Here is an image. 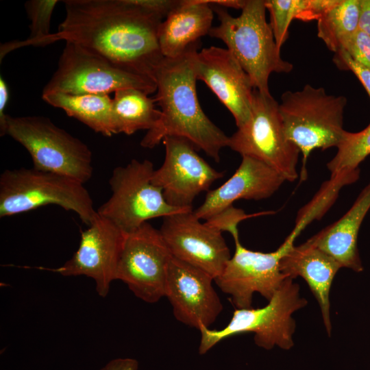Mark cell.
Returning <instances> with one entry per match:
<instances>
[{"label":"cell","instance_id":"obj_24","mask_svg":"<svg viewBox=\"0 0 370 370\" xmlns=\"http://www.w3.org/2000/svg\"><path fill=\"white\" fill-rule=\"evenodd\" d=\"M360 0H338L317 20V36L334 53L358 29Z\"/></svg>","mask_w":370,"mask_h":370},{"label":"cell","instance_id":"obj_34","mask_svg":"<svg viewBox=\"0 0 370 370\" xmlns=\"http://www.w3.org/2000/svg\"><path fill=\"white\" fill-rule=\"evenodd\" d=\"M358 29L370 36V0H360Z\"/></svg>","mask_w":370,"mask_h":370},{"label":"cell","instance_id":"obj_32","mask_svg":"<svg viewBox=\"0 0 370 370\" xmlns=\"http://www.w3.org/2000/svg\"><path fill=\"white\" fill-rule=\"evenodd\" d=\"M9 100V90L5 80L0 77V135L6 134L8 115L5 110Z\"/></svg>","mask_w":370,"mask_h":370},{"label":"cell","instance_id":"obj_23","mask_svg":"<svg viewBox=\"0 0 370 370\" xmlns=\"http://www.w3.org/2000/svg\"><path fill=\"white\" fill-rule=\"evenodd\" d=\"M136 88L116 91L112 99V112L116 134L132 135L139 130H150L161 118L153 98Z\"/></svg>","mask_w":370,"mask_h":370},{"label":"cell","instance_id":"obj_4","mask_svg":"<svg viewBox=\"0 0 370 370\" xmlns=\"http://www.w3.org/2000/svg\"><path fill=\"white\" fill-rule=\"evenodd\" d=\"M347 101L345 96L329 95L323 88L310 84L282 95L279 111L287 138L302 155L301 180L306 178V164L313 150L337 147L341 143L346 132Z\"/></svg>","mask_w":370,"mask_h":370},{"label":"cell","instance_id":"obj_10","mask_svg":"<svg viewBox=\"0 0 370 370\" xmlns=\"http://www.w3.org/2000/svg\"><path fill=\"white\" fill-rule=\"evenodd\" d=\"M129 88L148 95L156 91V84L152 79L127 71L90 49L66 42L57 69L42 95H109Z\"/></svg>","mask_w":370,"mask_h":370},{"label":"cell","instance_id":"obj_31","mask_svg":"<svg viewBox=\"0 0 370 370\" xmlns=\"http://www.w3.org/2000/svg\"><path fill=\"white\" fill-rule=\"evenodd\" d=\"M131 3L162 21L178 5L180 0H130Z\"/></svg>","mask_w":370,"mask_h":370},{"label":"cell","instance_id":"obj_14","mask_svg":"<svg viewBox=\"0 0 370 370\" xmlns=\"http://www.w3.org/2000/svg\"><path fill=\"white\" fill-rule=\"evenodd\" d=\"M159 230L173 258L204 271L214 280L231 258L222 232L201 223L193 210L164 217Z\"/></svg>","mask_w":370,"mask_h":370},{"label":"cell","instance_id":"obj_2","mask_svg":"<svg viewBox=\"0 0 370 370\" xmlns=\"http://www.w3.org/2000/svg\"><path fill=\"white\" fill-rule=\"evenodd\" d=\"M199 45V42L193 45L181 56L164 58L157 67L153 99L160 107L161 118L147 132L140 145L151 149L166 137H180L219 162L220 152L227 147L229 136L210 120L198 100L193 54Z\"/></svg>","mask_w":370,"mask_h":370},{"label":"cell","instance_id":"obj_29","mask_svg":"<svg viewBox=\"0 0 370 370\" xmlns=\"http://www.w3.org/2000/svg\"><path fill=\"white\" fill-rule=\"evenodd\" d=\"M341 49L345 51L354 60L370 69L369 35L358 29L343 42Z\"/></svg>","mask_w":370,"mask_h":370},{"label":"cell","instance_id":"obj_16","mask_svg":"<svg viewBox=\"0 0 370 370\" xmlns=\"http://www.w3.org/2000/svg\"><path fill=\"white\" fill-rule=\"evenodd\" d=\"M195 50L193 66L197 81L204 82L232 114L237 127L251 114L254 88L248 74L227 49L215 46Z\"/></svg>","mask_w":370,"mask_h":370},{"label":"cell","instance_id":"obj_26","mask_svg":"<svg viewBox=\"0 0 370 370\" xmlns=\"http://www.w3.org/2000/svg\"><path fill=\"white\" fill-rule=\"evenodd\" d=\"M58 3L57 0H30L25 2V10L31 21L30 34L25 40L8 42L1 45V60L5 54L22 47H44L45 39L51 34L50 23Z\"/></svg>","mask_w":370,"mask_h":370},{"label":"cell","instance_id":"obj_28","mask_svg":"<svg viewBox=\"0 0 370 370\" xmlns=\"http://www.w3.org/2000/svg\"><path fill=\"white\" fill-rule=\"evenodd\" d=\"M273 213V211H264L247 214L244 210L232 206L208 219L205 223L221 232L223 231L229 232L234 238L239 236L238 225L241 221L247 219Z\"/></svg>","mask_w":370,"mask_h":370},{"label":"cell","instance_id":"obj_18","mask_svg":"<svg viewBox=\"0 0 370 370\" xmlns=\"http://www.w3.org/2000/svg\"><path fill=\"white\" fill-rule=\"evenodd\" d=\"M284 182V177L267 164L243 156L234 174L218 188L209 190L203 203L193 212L199 219L206 221L237 200L267 199Z\"/></svg>","mask_w":370,"mask_h":370},{"label":"cell","instance_id":"obj_1","mask_svg":"<svg viewBox=\"0 0 370 370\" xmlns=\"http://www.w3.org/2000/svg\"><path fill=\"white\" fill-rule=\"evenodd\" d=\"M66 16L44 47L58 40L93 51L120 68L154 81L163 60L158 32L162 21L130 0H66Z\"/></svg>","mask_w":370,"mask_h":370},{"label":"cell","instance_id":"obj_11","mask_svg":"<svg viewBox=\"0 0 370 370\" xmlns=\"http://www.w3.org/2000/svg\"><path fill=\"white\" fill-rule=\"evenodd\" d=\"M297 236L291 232L278 249L268 253L248 249L239 236L234 238V254L214 282L230 295L236 308H251L255 293L269 301L287 278L280 269V262Z\"/></svg>","mask_w":370,"mask_h":370},{"label":"cell","instance_id":"obj_5","mask_svg":"<svg viewBox=\"0 0 370 370\" xmlns=\"http://www.w3.org/2000/svg\"><path fill=\"white\" fill-rule=\"evenodd\" d=\"M84 184L72 177L34 167L6 169L0 176V217L54 204L75 212L88 226L98 213Z\"/></svg>","mask_w":370,"mask_h":370},{"label":"cell","instance_id":"obj_15","mask_svg":"<svg viewBox=\"0 0 370 370\" xmlns=\"http://www.w3.org/2000/svg\"><path fill=\"white\" fill-rule=\"evenodd\" d=\"M126 234L99 214L82 231L78 249L58 268L42 269L63 276L85 275L92 279L96 291L102 297L116 280V271Z\"/></svg>","mask_w":370,"mask_h":370},{"label":"cell","instance_id":"obj_12","mask_svg":"<svg viewBox=\"0 0 370 370\" xmlns=\"http://www.w3.org/2000/svg\"><path fill=\"white\" fill-rule=\"evenodd\" d=\"M173 256L159 230L146 222L126 234L116 271L138 298L147 303L165 297L168 267Z\"/></svg>","mask_w":370,"mask_h":370},{"label":"cell","instance_id":"obj_9","mask_svg":"<svg viewBox=\"0 0 370 370\" xmlns=\"http://www.w3.org/2000/svg\"><path fill=\"white\" fill-rule=\"evenodd\" d=\"M227 147L256 159L280 173L288 182L298 178L300 151L286 136L279 103L269 95L254 90L248 121L230 136Z\"/></svg>","mask_w":370,"mask_h":370},{"label":"cell","instance_id":"obj_8","mask_svg":"<svg viewBox=\"0 0 370 370\" xmlns=\"http://www.w3.org/2000/svg\"><path fill=\"white\" fill-rule=\"evenodd\" d=\"M154 170L151 161L136 159L114 168L109 180L111 196L97 213L128 234L148 220L193 210L166 201L162 189L152 182Z\"/></svg>","mask_w":370,"mask_h":370},{"label":"cell","instance_id":"obj_20","mask_svg":"<svg viewBox=\"0 0 370 370\" xmlns=\"http://www.w3.org/2000/svg\"><path fill=\"white\" fill-rule=\"evenodd\" d=\"M214 10L205 0H180V3L161 22L158 43L164 58L183 55L200 38L208 34Z\"/></svg>","mask_w":370,"mask_h":370},{"label":"cell","instance_id":"obj_6","mask_svg":"<svg viewBox=\"0 0 370 370\" xmlns=\"http://www.w3.org/2000/svg\"><path fill=\"white\" fill-rule=\"evenodd\" d=\"M306 304L298 284L287 278L265 306L236 308L229 323L220 330L201 327L199 353L204 354L226 338L246 332L254 333L256 345L267 350L275 346L290 349L296 328L292 315Z\"/></svg>","mask_w":370,"mask_h":370},{"label":"cell","instance_id":"obj_35","mask_svg":"<svg viewBox=\"0 0 370 370\" xmlns=\"http://www.w3.org/2000/svg\"><path fill=\"white\" fill-rule=\"evenodd\" d=\"M247 1V0H246ZM246 1L244 0H205V1L210 4L217 5L222 8H231L234 9L242 10L246 3Z\"/></svg>","mask_w":370,"mask_h":370},{"label":"cell","instance_id":"obj_25","mask_svg":"<svg viewBox=\"0 0 370 370\" xmlns=\"http://www.w3.org/2000/svg\"><path fill=\"white\" fill-rule=\"evenodd\" d=\"M334 156L327 163L331 176L358 172L359 164L370 155V123L358 132H345Z\"/></svg>","mask_w":370,"mask_h":370},{"label":"cell","instance_id":"obj_7","mask_svg":"<svg viewBox=\"0 0 370 370\" xmlns=\"http://www.w3.org/2000/svg\"><path fill=\"white\" fill-rule=\"evenodd\" d=\"M6 134L26 149L34 168L70 176L84 184L91 178L89 147L49 118L8 115Z\"/></svg>","mask_w":370,"mask_h":370},{"label":"cell","instance_id":"obj_19","mask_svg":"<svg viewBox=\"0 0 370 370\" xmlns=\"http://www.w3.org/2000/svg\"><path fill=\"white\" fill-rule=\"evenodd\" d=\"M341 268L330 255L308 242L292 246L282 258L280 269L287 278L301 277L308 284L321 308L327 332L331 333L330 291Z\"/></svg>","mask_w":370,"mask_h":370},{"label":"cell","instance_id":"obj_13","mask_svg":"<svg viewBox=\"0 0 370 370\" xmlns=\"http://www.w3.org/2000/svg\"><path fill=\"white\" fill-rule=\"evenodd\" d=\"M165 156L155 169L152 182L160 187L166 201L181 208H193L194 199L224 176L212 167L197 152L188 140L175 136L164 138Z\"/></svg>","mask_w":370,"mask_h":370},{"label":"cell","instance_id":"obj_22","mask_svg":"<svg viewBox=\"0 0 370 370\" xmlns=\"http://www.w3.org/2000/svg\"><path fill=\"white\" fill-rule=\"evenodd\" d=\"M48 104L63 110L95 132L106 136L116 134L112 112V99L109 95H70L53 92L42 95Z\"/></svg>","mask_w":370,"mask_h":370},{"label":"cell","instance_id":"obj_17","mask_svg":"<svg viewBox=\"0 0 370 370\" xmlns=\"http://www.w3.org/2000/svg\"><path fill=\"white\" fill-rule=\"evenodd\" d=\"M214 278L204 271L172 258L166 276L165 297L180 322L196 328H209L223 306L212 285Z\"/></svg>","mask_w":370,"mask_h":370},{"label":"cell","instance_id":"obj_3","mask_svg":"<svg viewBox=\"0 0 370 370\" xmlns=\"http://www.w3.org/2000/svg\"><path fill=\"white\" fill-rule=\"evenodd\" d=\"M219 20L208 35L222 40L249 76L254 89L271 94L269 76L288 73L293 65L280 55L270 24L266 20L265 0H247L238 16L225 8L210 5Z\"/></svg>","mask_w":370,"mask_h":370},{"label":"cell","instance_id":"obj_27","mask_svg":"<svg viewBox=\"0 0 370 370\" xmlns=\"http://www.w3.org/2000/svg\"><path fill=\"white\" fill-rule=\"evenodd\" d=\"M307 0H265L270 14V26L280 49L288 38V27L294 19L300 20L306 10Z\"/></svg>","mask_w":370,"mask_h":370},{"label":"cell","instance_id":"obj_30","mask_svg":"<svg viewBox=\"0 0 370 370\" xmlns=\"http://www.w3.org/2000/svg\"><path fill=\"white\" fill-rule=\"evenodd\" d=\"M333 62L338 69L352 71L361 82L370 97V69L354 60L343 49L334 53Z\"/></svg>","mask_w":370,"mask_h":370},{"label":"cell","instance_id":"obj_21","mask_svg":"<svg viewBox=\"0 0 370 370\" xmlns=\"http://www.w3.org/2000/svg\"><path fill=\"white\" fill-rule=\"evenodd\" d=\"M370 209V182L349 210L306 242L332 257L341 267L360 272L363 267L357 247L361 224Z\"/></svg>","mask_w":370,"mask_h":370},{"label":"cell","instance_id":"obj_33","mask_svg":"<svg viewBox=\"0 0 370 370\" xmlns=\"http://www.w3.org/2000/svg\"><path fill=\"white\" fill-rule=\"evenodd\" d=\"M137 360L130 358H116L110 361L100 370H138Z\"/></svg>","mask_w":370,"mask_h":370}]
</instances>
